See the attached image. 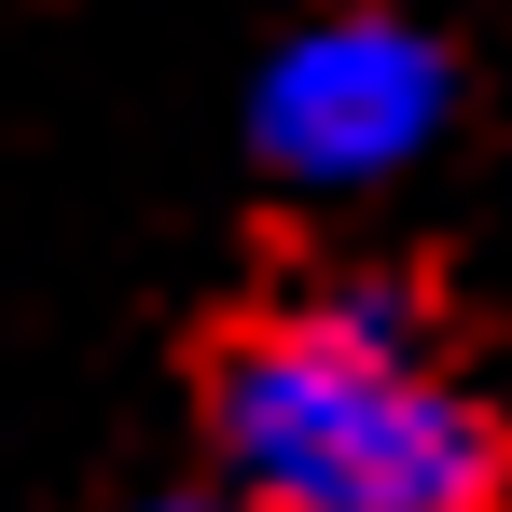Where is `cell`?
Instances as JSON below:
<instances>
[{
  "label": "cell",
  "instance_id": "3957f363",
  "mask_svg": "<svg viewBox=\"0 0 512 512\" xmlns=\"http://www.w3.org/2000/svg\"><path fill=\"white\" fill-rule=\"evenodd\" d=\"M153 512H250V499H236V485H222V499H153Z\"/></svg>",
  "mask_w": 512,
  "mask_h": 512
},
{
  "label": "cell",
  "instance_id": "6da1fadb",
  "mask_svg": "<svg viewBox=\"0 0 512 512\" xmlns=\"http://www.w3.org/2000/svg\"><path fill=\"white\" fill-rule=\"evenodd\" d=\"M208 443L250 512H499V416L388 277L250 305L208 360Z\"/></svg>",
  "mask_w": 512,
  "mask_h": 512
},
{
  "label": "cell",
  "instance_id": "7a4b0ae2",
  "mask_svg": "<svg viewBox=\"0 0 512 512\" xmlns=\"http://www.w3.org/2000/svg\"><path fill=\"white\" fill-rule=\"evenodd\" d=\"M443 125V56L388 14H333L263 70V153L305 180H374Z\"/></svg>",
  "mask_w": 512,
  "mask_h": 512
}]
</instances>
